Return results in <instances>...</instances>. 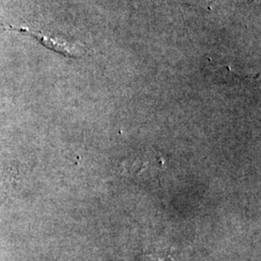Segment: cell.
<instances>
[{"instance_id": "cell-1", "label": "cell", "mask_w": 261, "mask_h": 261, "mask_svg": "<svg viewBox=\"0 0 261 261\" xmlns=\"http://www.w3.org/2000/svg\"><path fill=\"white\" fill-rule=\"evenodd\" d=\"M6 29L10 31L19 32L24 35L32 36L44 47H47L56 53L67 56V57H80L84 53V48L83 46H80L76 43H73L65 38L50 35V34H45L42 31H36V30L30 29L25 27L15 28V27L10 25Z\"/></svg>"}]
</instances>
